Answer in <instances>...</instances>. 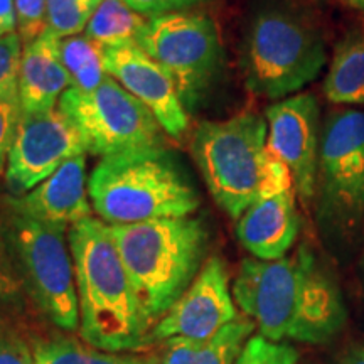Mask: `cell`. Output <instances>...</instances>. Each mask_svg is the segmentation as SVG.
Returning <instances> with one entry per match:
<instances>
[{
    "instance_id": "cell-1",
    "label": "cell",
    "mask_w": 364,
    "mask_h": 364,
    "mask_svg": "<svg viewBox=\"0 0 364 364\" xmlns=\"http://www.w3.org/2000/svg\"><path fill=\"white\" fill-rule=\"evenodd\" d=\"M231 290L236 306L273 343L326 344L348 318L338 282L307 245L275 262L247 258Z\"/></svg>"
},
{
    "instance_id": "cell-2",
    "label": "cell",
    "mask_w": 364,
    "mask_h": 364,
    "mask_svg": "<svg viewBox=\"0 0 364 364\" xmlns=\"http://www.w3.org/2000/svg\"><path fill=\"white\" fill-rule=\"evenodd\" d=\"M80 302V336L107 353L150 346V327L113 240L110 225L86 218L68 230Z\"/></svg>"
},
{
    "instance_id": "cell-3",
    "label": "cell",
    "mask_w": 364,
    "mask_h": 364,
    "mask_svg": "<svg viewBox=\"0 0 364 364\" xmlns=\"http://www.w3.org/2000/svg\"><path fill=\"white\" fill-rule=\"evenodd\" d=\"M90 201L110 226L191 216L201 204L179 157L150 147L102 159L88 179Z\"/></svg>"
},
{
    "instance_id": "cell-4",
    "label": "cell",
    "mask_w": 364,
    "mask_h": 364,
    "mask_svg": "<svg viewBox=\"0 0 364 364\" xmlns=\"http://www.w3.org/2000/svg\"><path fill=\"white\" fill-rule=\"evenodd\" d=\"M150 327L161 321L201 272L209 247L199 218H166L110 226Z\"/></svg>"
},
{
    "instance_id": "cell-5",
    "label": "cell",
    "mask_w": 364,
    "mask_h": 364,
    "mask_svg": "<svg viewBox=\"0 0 364 364\" xmlns=\"http://www.w3.org/2000/svg\"><path fill=\"white\" fill-rule=\"evenodd\" d=\"M327 61L324 38L304 21L282 9L255 14L241 49L245 83L268 100L294 97L317 78Z\"/></svg>"
},
{
    "instance_id": "cell-6",
    "label": "cell",
    "mask_w": 364,
    "mask_h": 364,
    "mask_svg": "<svg viewBox=\"0 0 364 364\" xmlns=\"http://www.w3.org/2000/svg\"><path fill=\"white\" fill-rule=\"evenodd\" d=\"M0 218L29 302L59 331H80L75 263L65 228L17 211L6 198Z\"/></svg>"
},
{
    "instance_id": "cell-7",
    "label": "cell",
    "mask_w": 364,
    "mask_h": 364,
    "mask_svg": "<svg viewBox=\"0 0 364 364\" xmlns=\"http://www.w3.org/2000/svg\"><path fill=\"white\" fill-rule=\"evenodd\" d=\"M267 120L257 113L221 122H203L194 130L191 152L218 206L240 220L260 198L267 152Z\"/></svg>"
},
{
    "instance_id": "cell-8",
    "label": "cell",
    "mask_w": 364,
    "mask_h": 364,
    "mask_svg": "<svg viewBox=\"0 0 364 364\" xmlns=\"http://www.w3.org/2000/svg\"><path fill=\"white\" fill-rule=\"evenodd\" d=\"M136 44L169 73L188 113L208 97L225 59L216 22L204 12L149 17Z\"/></svg>"
},
{
    "instance_id": "cell-9",
    "label": "cell",
    "mask_w": 364,
    "mask_h": 364,
    "mask_svg": "<svg viewBox=\"0 0 364 364\" xmlns=\"http://www.w3.org/2000/svg\"><path fill=\"white\" fill-rule=\"evenodd\" d=\"M58 107L71 118L86 154L102 159L132 150L164 147L162 127L152 112L112 76L95 90L70 86Z\"/></svg>"
},
{
    "instance_id": "cell-10",
    "label": "cell",
    "mask_w": 364,
    "mask_h": 364,
    "mask_svg": "<svg viewBox=\"0 0 364 364\" xmlns=\"http://www.w3.org/2000/svg\"><path fill=\"white\" fill-rule=\"evenodd\" d=\"M316 196L332 226L349 228L364 216V112L341 110L326 120Z\"/></svg>"
},
{
    "instance_id": "cell-11",
    "label": "cell",
    "mask_w": 364,
    "mask_h": 364,
    "mask_svg": "<svg viewBox=\"0 0 364 364\" xmlns=\"http://www.w3.org/2000/svg\"><path fill=\"white\" fill-rule=\"evenodd\" d=\"M78 156H86L83 139L61 108L22 112L4 174L9 196L27 194L58 167Z\"/></svg>"
},
{
    "instance_id": "cell-12",
    "label": "cell",
    "mask_w": 364,
    "mask_h": 364,
    "mask_svg": "<svg viewBox=\"0 0 364 364\" xmlns=\"http://www.w3.org/2000/svg\"><path fill=\"white\" fill-rule=\"evenodd\" d=\"M238 317L226 263L209 257L189 289L152 327L150 344L176 338L209 339Z\"/></svg>"
},
{
    "instance_id": "cell-13",
    "label": "cell",
    "mask_w": 364,
    "mask_h": 364,
    "mask_svg": "<svg viewBox=\"0 0 364 364\" xmlns=\"http://www.w3.org/2000/svg\"><path fill=\"white\" fill-rule=\"evenodd\" d=\"M267 147L290 167L294 189L306 206L316 198L321 149V110L311 93L284 98L267 108Z\"/></svg>"
},
{
    "instance_id": "cell-14",
    "label": "cell",
    "mask_w": 364,
    "mask_h": 364,
    "mask_svg": "<svg viewBox=\"0 0 364 364\" xmlns=\"http://www.w3.org/2000/svg\"><path fill=\"white\" fill-rule=\"evenodd\" d=\"M105 73L152 112L167 135L179 139L189 127V113L174 81L136 43L102 48Z\"/></svg>"
},
{
    "instance_id": "cell-15",
    "label": "cell",
    "mask_w": 364,
    "mask_h": 364,
    "mask_svg": "<svg viewBox=\"0 0 364 364\" xmlns=\"http://www.w3.org/2000/svg\"><path fill=\"white\" fill-rule=\"evenodd\" d=\"M6 199L17 211L65 230L91 218L86 157L70 159L33 191L21 198L6 196Z\"/></svg>"
},
{
    "instance_id": "cell-16",
    "label": "cell",
    "mask_w": 364,
    "mask_h": 364,
    "mask_svg": "<svg viewBox=\"0 0 364 364\" xmlns=\"http://www.w3.org/2000/svg\"><path fill=\"white\" fill-rule=\"evenodd\" d=\"M300 231V216L295 193L273 196L255 201L236 223L241 247L263 262L287 257Z\"/></svg>"
},
{
    "instance_id": "cell-17",
    "label": "cell",
    "mask_w": 364,
    "mask_h": 364,
    "mask_svg": "<svg viewBox=\"0 0 364 364\" xmlns=\"http://www.w3.org/2000/svg\"><path fill=\"white\" fill-rule=\"evenodd\" d=\"M73 85L61 56V38L46 31L24 46L19 73L22 112L38 113L58 107L63 93Z\"/></svg>"
},
{
    "instance_id": "cell-18",
    "label": "cell",
    "mask_w": 364,
    "mask_h": 364,
    "mask_svg": "<svg viewBox=\"0 0 364 364\" xmlns=\"http://www.w3.org/2000/svg\"><path fill=\"white\" fill-rule=\"evenodd\" d=\"M253 331V321L238 317L209 339H169L161 364H236Z\"/></svg>"
},
{
    "instance_id": "cell-19",
    "label": "cell",
    "mask_w": 364,
    "mask_h": 364,
    "mask_svg": "<svg viewBox=\"0 0 364 364\" xmlns=\"http://www.w3.org/2000/svg\"><path fill=\"white\" fill-rule=\"evenodd\" d=\"M331 103H364V29H354L339 41L324 80Z\"/></svg>"
},
{
    "instance_id": "cell-20",
    "label": "cell",
    "mask_w": 364,
    "mask_h": 364,
    "mask_svg": "<svg viewBox=\"0 0 364 364\" xmlns=\"http://www.w3.org/2000/svg\"><path fill=\"white\" fill-rule=\"evenodd\" d=\"M36 364H154L150 359L125 353H107L83 339L58 336L33 344Z\"/></svg>"
},
{
    "instance_id": "cell-21",
    "label": "cell",
    "mask_w": 364,
    "mask_h": 364,
    "mask_svg": "<svg viewBox=\"0 0 364 364\" xmlns=\"http://www.w3.org/2000/svg\"><path fill=\"white\" fill-rule=\"evenodd\" d=\"M149 17L132 11L124 0H103L91 17L85 36L100 48L136 43Z\"/></svg>"
},
{
    "instance_id": "cell-22",
    "label": "cell",
    "mask_w": 364,
    "mask_h": 364,
    "mask_svg": "<svg viewBox=\"0 0 364 364\" xmlns=\"http://www.w3.org/2000/svg\"><path fill=\"white\" fill-rule=\"evenodd\" d=\"M27 304H31L29 297L0 218V324L12 326L24 314Z\"/></svg>"
},
{
    "instance_id": "cell-23",
    "label": "cell",
    "mask_w": 364,
    "mask_h": 364,
    "mask_svg": "<svg viewBox=\"0 0 364 364\" xmlns=\"http://www.w3.org/2000/svg\"><path fill=\"white\" fill-rule=\"evenodd\" d=\"M48 29L66 39L85 33L103 0H46Z\"/></svg>"
},
{
    "instance_id": "cell-24",
    "label": "cell",
    "mask_w": 364,
    "mask_h": 364,
    "mask_svg": "<svg viewBox=\"0 0 364 364\" xmlns=\"http://www.w3.org/2000/svg\"><path fill=\"white\" fill-rule=\"evenodd\" d=\"M24 44L19 34L0 38V102L19 103V73Z\"/></svg>"
},
{
    "instance_id": "cell-25",
    "label": "cell",
    "mask_w": 364,
    "mask_h": 364,
    "mask_svg": "<svg viewBox=\"0 0 364 364\" xmlns=\"http://www.w3.org/2000/svg\"><path fill=\"white\" fill-rule=\"evenodd\" d=\"M299 351L289 343H273L262 338L260 334L252 336L245 344L236 364H297Z\"/></svg>"
},
{
    "instance_id": "cell-26",
    "label": "cell",
    "mask_w": 364,
    "mask_h": 364,
    "mask_svg": "<svg viewBox=\"0 0 364 364\" xmlns=\"http://www.w3.org/2000/svg\"><path fill=\"white\" fill-rule=\"evenodd\" d=\"M17 16V34L22 44L33 43L48 27V2L46 0H14Z\"/></svg>"
},
{
    "instance_id": "cell-27",
    "label": "cell",
    "mask_w": 364,
    "mask_h": 364,
    "mask_svg": "<svg viewBox=\"0 0 364 364\" xmlns=\"http://www.w3.org/2000/svg\"><path fill=\"white\" fill-rule=\"evenodd\" d=\"M294 191V176L290 167L277 157L272 150L265 152V161H263L262 169V182H260V198H273L284 193Z\"/></svg>"
},
{
    "instance_id": "cell-28",
    "label": "cell",
    "mask_w": 364,
    "mask_h": 364,
    "mask_svg": "<svg viewBox=\"0 0 364 364\" xmlns=\"http://www.w3.org/2000/svg\"><path fill=\"white\" fill-rule=\"evenodd\" d=\"M61 56L73 78V75L83 70L88 63L102 58V48L85 34L71 36V38L61 39Z\"/></svg>"
},
{
    "instance_id": "cell-29",
    "label": "cell",
    "mask_w": 364,
    "mask_h": 364,
    "mask_svg": "<svg viewBox=\"0 0 364 364\" xmlns=\"http://www.w3.org/2000/svg\"><path fill=\"white\" fill-rule=\"evenodd\" d=\"M0 364H36L33 348L11 324H0Z\"/></svg>"
},
{
    "instance_id": "cell-30",
    "label": "cell",
    "mask_w": 364,
    "mask_h": 364,
    "mask_svg": "<svg viewBox=\"0 0 364 364\" xmlns=\"http://www.w3.org/2000/svg\"><path fill=\"white\" fill-rule=\"evenodd\" d=\"M22 117L21 103L0 102V177L6 174L7 159Z\"/></svg>"
},
{
    "instance_id": "cell-31",
    "label": "cell",
    "mask_w": 364,
    "mask_h": 364,
    "mask_svg": "<svg viewBox=\"0 0 364 364\" xmlns=\"http://www.w3.org/2000/svg\"><path fill=\"white\" fill-rule=\"evenodd\" d=\"M124 2L140 16L156 17L164 16V14L184 12L191 7L206 2V0H124Z\"/></svg>"
},
{
    "instance_id": "cell-32",
    "label": "cell",
    "mask_w": 364,
    "mask_h": 364,
    "mask_svg": "<svg viewBox=\"0 0 364 364\" xmlns=\"http://www.w3.org/2000/svg\"><path fill=\"white\" fill-rule=\"evenodd\" d=\"M17 33V16L14 0H0V38Z\"/></svg>"
},
{
    "instance_id": "cell-33",
    "label": "cell",
    "mask_w": 364,
    "mask_h": 364,
    "mask_svg": "<svg viewBox=\"0 0 364 364\" xmlns=\"http://www.w3.org/2000/svg\"><path fill=\"white\" fill-rule=\"evenodd\" d=\"M339 364H364V348L353 349L341 358Z\"/></svg>"
},
{
    "instance_id": "cell-34",
    "label": "cell",
    "mask_w": 364,
    "mask_h": 364,
    "mask_svg": "<svg viewBox=\"0 0 364 364\" xmlns=\"http://www.w3.org/2000/svg\"><path fill=\"white\" fill-rule=\"evenodd\" d=\"M343 2L354 9H359V11H364V0H343Z\"/></svg>"
},
{
    "instance_id": "cell-35",
    "label": "cell",
    "mask_w": 364,
    "mask_h": 364,
    "mask_svg": "<svg viewBox=\"0 0 364 364\" xmlns=\"http://www.w3.org/2000/svg\"><path fill=\"white\" fill-rule=\"evenodd\" d=\"M4 198H6V196H4V189H2V186H0V204H2Z\"/></svg>"
},
{
    "instance_id": "cell-36",
    "label": "cell",
    "mask_w": 364,
    "mask_h": 364,
    "mask_svg": "<svg viewBox=\"0 0 364 364\" xmlns=\"http://www.w3.org/2000/svg\"><path fill=\"white\" fill-rule=\"evenodd\" d=\"M363 267H364V257H363Z\"/></svg>"
}]
</instances>
